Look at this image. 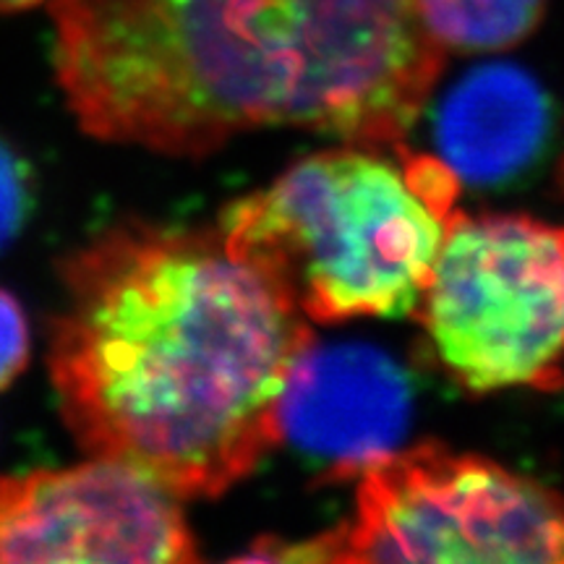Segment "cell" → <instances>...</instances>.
I'll return each mask as SVG.
<instances>
[{
    "instance_id": "obj_12",
    "label": "cell",
    "mask_w": 564,
    "mask_h": 564,
    "mask_svg": "<svg viewBox=\"0 0 564 564\" xmlns=\"http://www.w3.org/2000/svg\"><path fill=\"white\" fill-rule=\"evenodd\" d=\"M42 3H47V0H0V13H21L37 9Z\"/></svg>"
},
{
    "instance_id": "obj_2",
    "label": "cell",
    "mask_w": 564,
    "mask_h": 564,
    "mask_svg": "<svg viewBox=\"0 0 564 564\" xmlns=\"http://www.w3.org/2000/svg\"><path fill=\"white\" fill-rule=\"evenodd\" d=\"M53 68L108 144L209 158L241 133H324L308 0H51Z\"/></svg>"
},
{
    "instance_id": "obj_8",
    "label": "cell",
    "mask_w": 564,
    "mask_h": 564,
    "mask_svg": "<svg viewBox=\"0 0 564 564\" xmlns=\"http://www.w3.org/2000/svg\"><path fill=\"white\" fill-rule=\"evenodd\" d=\"M544 91L525 70L484 66L449 91L436 121L442 162L457 178L494 183L525 167L549 126Z\"/></svg>"
},
{
    "instance_id": "obj_3",
    "label": "cell",
    "mask_w": 564,
    "mask_h": 564,
    "mask_svg": "<svg viewBox=\"0 0 564 564\" xmlns=\"http://www.w3.org/2000/svg\"><path fill=\"white\" fill-rule=\"evenodd\" d=\"M457 192L442 160L398 162L348 144L308 154L232 202L217 228L278 274L308 322L405 316L432 282Z\"/></svg>"
},
{
    "instance_id": "obj_9",
    "label": "cell",
    "mask_w": 564,
    "mask_h": 564,
    "mask_svg": "<svg viewBox=\"0 0 564 564\" xmlns=\"http://www.w3.org/2000/svg\"><path fill=\"white\" fill-rule=\"evenodd\" d=\"M444 53H491L531 37L546 0H415Z\"/></svg>"
},
{
    "instance_id": "obj_4",
    "label": "cell",
    "mask_w": 564,
    "mask_h": 564,
    "mask_svg": "<svg viewBox=\"0 0 564 564\" xmlns=\"http://www.w3.org/2000/svg\"><path fill=\"white\" fill-rule=\"evenodd\" d=\"M356 478L348 523L303 541L262 539L236 560L564 564V497L505 465L429 442Z\"/></svg>"
},
{
    "instance_id": "obj_11",
    "label": "cell",
    "mask_w": 564,
    "mask_h": 564,
    "mask_svg": "<svg viewBox=\"0 0 564 564\" xmlns=\"http://www.w3.org/2000/svg\"><path fill=\"white\" fill-rule=\"evenodd\" d=\"M32 356V333L24 308L0 288V390L11 387Z\"/></svg>"
},
{
    "instance_id": "obj_10",
    "label": "cell",
    "mask_w": 564,
    "mask_h": 564,
    "mask_svg": "<svg viewBox=\"0 0 564 564\" xmlns=\"http://www.w3.org/2000/svg\"><path fill=\"white\" fill-rule=\"evenodd\" d=\"M37 207L32 162L0 137V253L17 241Z\"/></svg>"
},
{
    "instance_id": "obj_6",
    "label": "cell",
    "mask_w": 564,
    "mask_h": 564,
    "mask_svg": "<svg viewBox=\"0 0 564 564\" xmlns=\"http://www.w3.org/2000/svg\"><path fill=\"white\" fill-rule=\"evenodd\" d=\"M199 560L178 497L129 465L91 457L0 478V564Z\"/></svg>"
},
{
    "instance_id": "obj_5",
    "label": "cell",
    "mask_w": 564,
    "mask_h": 564,
    "mask_svg": "<svg viewBox=\"0 0 564 564\" xmlns=\"http://www.w3.org/2000/svg\"><path fill=\"white\" fill-rule=\"evenodd\" d=\"M415 312L444 371L468 390L562 384L564 225L457 212Z\"/></svg>"
},
{
    "instance_id": "obj_7",
    "label": "cell",
    "mask_w": 564,
    "mask_h": 564,
    "mask_svg": "<svg viewBox=\"0 0 564 564\" xmlns=\"http://www.w3.org/2000/svg\"><path fill=\"white\" fill-rule=\"evenodd\" d=\"M403 377L369 348H316L301 356L282 394V440L333 463L335 478L358 476L405 426Z\"/></svg>"
},
{
    "instance_id": "obj_1",
    "label": "cell",
    "mask_w": 564,
    "mask_h": 564,
    "mask_svg": "<svg viewBox=\"0 0 564 564\" xmlns=\"http://www.w3.org/2000/svg\"><path fill=\"white\" fill-rule=\"evenodd\" d=\"M58 274L47 369L84 453L178 499H215L282 442V394L314 333L278 274L217 225L123 220Z\"/></svg>"
}]
</instances>
